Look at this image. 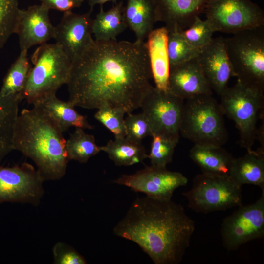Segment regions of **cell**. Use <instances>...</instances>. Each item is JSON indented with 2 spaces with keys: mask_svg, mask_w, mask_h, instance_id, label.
Here are the masks:
<instances>
[{
  "mask_svg": "<svg viewBox=\"0 0 264 264\" xmlns=\"http://www.w3.org/2000/svg\"><path fill=\"white\" fill-rule=\"evenodd\" d=\"M198 62L213 91L220 95L234 76L227 52L225 38H213L197 57Z\"/></svg>",
  "mask_w": 264,
  "mask_h": 264,
  "instance_id": "16",
  "label": "cell"
},
{
  "mask_svg": "<svg viewBox=\"0 0 264 264\" xmlns=\"http://www.w3.org/2000/svg\"><path fill=\"white\" fill-rule=\"evenodd\" d=\"M65 148L70 160L85 163L92 156L101 152L93 135L85 132L84 129L76 128L66 140Z\"/></svg>",
  "mask_w": 264,
  "mask_h": 264,
  "instance_id": "28",
  "label": "cell"
},
{
  "mask_svg": "<svg viewBox=\"0 0 264 264\" xmlns=\"http://www.w3.org/2000/svg\"><path fill=\"white\" fill-rule=\"evenodd\" d=\"M224 115L212 95L187 99L183 108L180 134L196 145L222 147L228 139Z\"/></svg>",
  "mask_w": 264,
  "mask_h": 264,
  "instance_id": "5",
  "label": "cell"
},
{
  "mask_svg": "<svg viewBox=\"0 0 264 264\" xmlns=\"http://www.w3.org/2000/svg\"><path fill=\"white\" fill-rule=\"evenodd\" d=\"M158 22H162L168 32L182 31L197 16L203 13L207 0H153Z\"/></svg>",
  "mask_w": 264,
  "mask_h": 264,
  "instance_id": "18",
  "label": "cell"
},
{
  "mask_svg": "<svg viewBox=\"0 0 264 264\" xmlns=\"http://www.w3.org/2000/svg\"><path fill=\"white\" fill-rule=\"evenodd\" d=\"M168 35V31L164 26L153 29L145 42L155 87L163 91L168 90L170 70L167 50Z\"/></svg>",
  "mask_w": 264,
  "mask_h": 264,
  "instance_id": "19",
  "label": "cell"
},
{
  "mask_svg": "<svg viewBox=\"0 0 264 264\" xmlns=\"http://www.w3.org/2000/svg\"><path fill=\"white\" fill-rule=\"evenodd\" d=\"M195 229L181 205L145 196L133 201L113 232L136 243L155 264H178Z\"/></svg>",
  "mask_w": 264,
  "mask_h": 264,
  "instance_id": "2",
  "label": "cell"
},
{
  "mask_svg": "<svg viewBox=\"0 0 264 264\" xmlns=\"http://www.w3.org/2000/svg\"><path fill=\"white\" fill-rule=\"evenodd\" d=\"M203 13L214 32L233 34L264 26V11L250 0H207Z\"/></svg>",
  "mask_w": 264,
  "mask_h": 264,
  "instance_id": "9",
  "label": "cell"
},
{
  "mask_svg": "<svg viewBox=\"0 0 264 264\" xmlns=\"http://www.w3.org/2000/svg\"><path fill=\"white\" fill-rule=\"evenodd\" d=\"M33 65L21 95L30 104H34L51 95L67 84L72 62L56 43L39 45L31 56Z\"/></svg>",
  "mask_w": 264,
  "mask_h": 264,
  "instance_id": "4",
  "label": "cell"
},
{
  "mask_svg": "<svg viewBox=\"0 0 264 264\" xmlns=\"http://www.w3.org/2000/svg\"><path fill=\"white\" fill-rule=\"evenodd\" d=\"M167 50L170 66L196 58L201 51L186 41L181 31L176 30L168 32Z\"/></svg>",
  "mask_w": 264,
  "mask_h": 264,
  "instance_id": "29",
  "label": "cell"
},
{
  "mask_svg": "<svg viewBox=\"0 0 264 264\" xmlns=\"http://www.w3.org/2000/svg\"><path fill=\"white\" fill-rule=\"evenodd\" d=\"M190 157L202 173L218 176H230L234 157L222 147L195 144Z\"/></svg>",
  "mask_w": 264,
  "mask_h": 264,
  "instance_id": "23",
  "label": "cell"
},
{
  "mask_svg": "<svg viewBox=\"0 0 264 264\" xmlns=\"http://www.w3.org/2000/svg\"><path fill=\"white\" fill-rule=\"evenodd\" d=\"M91 12H64L55 26L54 39L71 62L81 56L94 42Z\"/></svg>",
  "mask_w": 264,
  "mask_h": 264,
  "instance_id": "14",
  "label": "cell"
},
{
  "mask_svg": "<svg viewBox=\"0 0 264 264\" xmlns=\"http://www.w3.org/2000/svg\"><path fill=\"white\" fill-rule=\"evenodd\" d=\"M123 13L127 27L140 42L145 41L158 22L153 0H126Z\"/></svg>",
  "mask_w": 264,
  "mask_h": 264,
  "instance_id": "20",
  "label": "cell"
},
{
  "mask_svg": "<svg viewBox=\"0 0 264 264\" xmlns=\"http://www.w3.org/2000/svg\"><path fill=\"white\" fill-rule=\"evenodd\" d=\"M225 43L237 81L264 92V27L233 34Z\"/></svg>",
  "mask_w": 264,
  "mask_h": 264,
  "instance_id": "6",
  "label": "cell"
},
{
  "mask_svg": "<svg viewBox=\"0 0 264 264\" xmlns=\"http://www.w3.org/2000/svg\"><path fill=\"white\" fill-rule=\"evenodd\" d=\"M254 203L238 207L226 217L221 226L222 244L229 251L264 236V189Z\"/></svg>",
  "mask_w": 264,
  "mask_h": 264,
  "instance_id": "11",
  "label": "cell"
},
{
  "mask_svg": "<svg viewBox=\"0 0 264 264\" xmlns=\"http://www.w3.org/2000/svg\"><path fill=\"white\" fill-rule=\"evenodd\" d=\"M41 107L52 119L63 132L71 127L83 129L93 128L87 117L80 114L69 101L59 99L56 95H51L33 105Z\"/></svg>",
  "mask_w": 264,
  "mask_h": 264,
  "instance_id": "22",
  "label": "cell"
},
{
  "mask_svg": "<svg viewBox=\"0 0 264 264\" xmlns=\"http://www.w3.org/2000/svg\"><path fill=\"white\" fill-rule=\"evenodd\" d=\"M220 104L224 115L235 124L241 145L250 151L257 139V123L264 116V92L237 81L220 95Z\"/></svg>",
  "mask_w": 264,
  "mask_h": 264,
  "instance_id": "7",
  "label": "cell"
},
{
  "mask_svg": "<svg viewBox=\"0 0 264 264\" xmlns=\"http://www.w3.org/2000/svg\"><path fill=\"white\" fill-rule=\"evenodd\" d=\"M22 99L21 94H0V164L13 150L15 127L19 115V107Z\"/></svg>",
  "mask_w": 264,
  "mask_h": 264,
  "instance_id": "25",
  "label": "cell"
},
{
  "mask_svg": "<svg viewBox=\"0 0 264 264\" xmlns=\"http://www.w3.org/2000/svg\"><path fill=\"white\" fill-rule=\"evenodd\" d=\"M88 1L89 5L90 7V11H92L94 6L97 4L100 5H103V4L107 2H112L113 3H116L118 1H121V0H86Z\"/></svg>",
  "mask_w": 264,
  "mask_h": 264,
  "instance_id": "37",
  "label": "cell"
},
{
  "mask_svg": "<svg viewBox=\"0 0 264 264\" xmlns=\"http://www.w3.org/2000/svg\"><path fill=\"white\" fill-rule=\"evenodd\" d=\"M63 132L40 106L24 109L17 117L13 150L31 159L44 181L61 179L69 161Z\"/></svg>",
  "mask_w": 264,
  "mask_h": 264,
  "instance_id": "3",
  "label": "cell"
},
{
  "mask_svg": "<svg viewBox=\"0 0 264 264\" xmlns=\"http://www.w3.org/2000/svg\"><path fill=\"white\" fill-rule=\"evenodd\" d=\"M242 186L230 176L202 173L195 176L191 189L183 195L196 212L225 211L242 205Z\"/></svg>",
  "mask_w": 264,
  "mask_h": 264,
  "instance_id": "8",
  "label": "cell"
},
{
  "mask_svg": "<svg viewBox=\"0 0 264 264\" xmlns=\"http://www.w3.org/2000/svg\"><path fill=\"white\" fill-rule=\"evenodd\" d=\"M128 114L124 119L126 137L141 142L142 139L152 136L149 122L142 112Z\"/></svg>",
  "mask_w": 264,
  "mask_h": 264,
  "instance_id": "34",
  "label": "cell"
},
{
  "mask_svg": "<svg viewBox=\"0 0 264 264\" xmlns=\"http://www.w3.org/2000/svg\"><path fill=\"white\" fill-rule=\"evenodd\" d=\"M49 10L42 4L20 10L15 34L18 36L21 50H28L54 38L55 26L50 20Z\"/></svg>",
  "mask_w": 264,
  "mask_h": 264,
  "instance_id": "15",
  "label": "cell"
},
{
  "mask_svg": "<svg viewBox=\"0 0 264 264\" xmlns=\"http://www.w3.org/2000/svg\"><path fill=\"white\" fill-rule=\"evenodd\" d=\"M44 180L37 169L24 162L4 167L0 164V203L21 202L37 206L44 191Z\"/></svg>",
  "mask_w": 264,
  "mask_h": 264,
  "instance_id": "12",
  "label": "cell"
},
{
  "mask_svg": "<svg viewBox=\"0 0 264 264\" xmlns=\"http://www.w3.org/2000/svg\"><path fill=\"white\" fill-rule=\"evenodd\" d=\"M145 42L97 41L72 62L66 84L75 107L108 105L132 112L153 86Z\"/></svg>",
  "mask_w": 264,
  "mask_h": 264,
  "instance_id": "1",
  "label": "cell"
},
{
  "mask_svg": "<svg viewBox=\"0 0 264 264\" xmlns=\"http://www.w3.org/2000/svg\"><path fill=\"white\" fill-rule=\"evenodd\" d=\"M188 181L181 173L151 165L135 173L123 175L114 180L113 183L143 193L149 197L170 199L175 191L185 186Z\"/></svg>",
  "mask_w": 264,
  "mask_h": 264,
  "instance_id": "13",
  "label": "cell"
},
{
  "mask_svg": "<svg viewBox=\"0 0 264 264\" xmlns=\"http://www.w3.org/2000/svg\"><path fill=\"white\" fill-rule=\"evenodd\" d=\"M20 10L18 0H0V49L15 34Z\"/></svg>",
  "mask_w": 264,
  "mask_h": 264,
  "instance_id": "30",
  "label": "cell"
},
{
  "mask_svg": "<svg viewBox=\"0 0 264 264\" xmlns=\"http://www.w3.org/2000/svg\"><path fill=\"white\" fill-rule=\"evenodd\" d=\"M167 91L184 100L213 92L197 57L170 66Z\"/></svg>",
  "mask_w": 264,
  "mask_h": 264,
  "instance_id": "17",
  "label": "cell"
},
{
  "mask_svg": "<svg viewBox=\"0 0 264 264\" xmlns=\"http://www.w3.org/2000/svg\"><path fill=\"white\" fill-rule=\"evenodd\" d=\"M94 118L109 130L115 137L126 136L124 115L122 110L104 105L97 109Z\"/></svg>",
  "mask_w": 264,
  "mask_h": 264,
  "instance_id": "33",
  "label": "cell"
},
{
  "mask_svg": "<svg viewBox=\"0 0 264 264\" xmlns=\"http://www.w3.org/2000/svg\"><path fill=\"white\" fill-rule=\"evenodd\" d=\"M41 4L48 9H53L64 12L71 11L80 6L86 0H40Z\"/></svg>",
  "mask_w": 264,
  "mask_h": 264,
  "instance_id": "36",
  "label": "cell"
},
{
  "mask_svg": "<svg viewBox=\"0 0 264 264\" xmlns=\"http://www.w3.org/2000/svg\"><path fill=\"white\" fill-rule=\"evenodd\" d=\"M148 158L152 165L166 168L173 159L175 149L178 143L158 135H153Z\"/></svg>",
  "mask_w": 264,
  "mask_h": 264,
  "instance_id": "32",
  "label": "cell"
},
{
  "mask_svg": "<svg viewBox=\"0 0 264 264\" xmlns=\"http://www.w3.org/2000/svg\"><path fill=\"white\" fill-rule=\"evenodd\" d=\"M123 2L120 1L104 11L103 5H100L99 12L92 20V33L95 40H116L117 36L128 28L123 13Z\"/></svg>",
  "mask_w": 264,
  "mask_h": 264,
  "instance_id": "24",
  "label": "cell"
},
{
  "mask_svg": "<svg viewBox=\"0 0 264 264\" xmlns=\"http://www.w3.org/2000/svg\"><path fill=\"white\" fill-rule=\"evenodd\" d=\"M184 103L183 99L168 91L151 87L140 108L149 122L152 136L158 135L178 142Z\"/></svg>",
  "mask_w": 264,
  "mask_h": 264,
  "instance_id": "10",
  "label": "cell"
},
{
  "mask_svg": "<svg viewBox=\"0 0 264 264\" xmlns=\"http://www.w3.org/2000/svg\"><path fill=\"white\" fill-rule=\"evenodd\" d=\"M52 252L54 264H86L87 261L77 250L66 243L57 242L53 246Z\"/></svg>",
  "mask_w": 264,
  "mask_h": 264,
  "instance_id": "35",
  "label": "cell"
},
{
  "mask_svg": "<svg viewBox=\"0 0 264 264\" xmlns=\"http://www.w3.org/2000/svg\"><path fill=\"white\" fill-rule=\"evenodd\" d=\"M230 177L241 185L252 184L264 189V149L247 151L243 156L234 158Z\"/></svg>",
  "mask_w": 264,
  "mask_h": 264,
  "instance_id": "21",
  "label": "cell"
},
{
  "mask_svg": "<svg viewBox=\"0 0 264 264\" xmlns=\"http://www.w3.org/2000/svg\"><path fill=\"white\" fill-rule=\"evenodd\" d=\"M28 50H21L5 75L0 89L2 96L22 94L27 83L31 68Z\"/></svg>",
  "mask_w": 264,
  "mask_h": 264,
  "instance_id": "27",
  "label": "cell"
},
{
  "mask_svg": "<svg viewBox=\"0 0 264 264\" xmlns=\"http://www.w3.org/2000/svg\"><path fill=\"white\" fill-rule=\"evenodd\" d=\"M100 147L101 151L107 153L117 166H131L148 158V154L141 142L126 136L115 137Z\"/></svg>",
  "mask_w": 264,
  "mask_h": 264,
  "instance_id": "26",
  "label": "cell"
},
{
  "mask_svg": "<svg viewBox=\"0 0 264 264\" xmlns=\"http://www.w3.org/2000/svg\"><path fill=\"white\" fill-rule=\"evenodd\" d=\"M181 33L191 46L201 50L211 42L214 32L206 19L197 16L191 25Z\"/></svg>",
  "mask_w": 264,
  "mask_h": 264,
  "instance_id": "31",
  "label": "cell"
}]
</instances>
